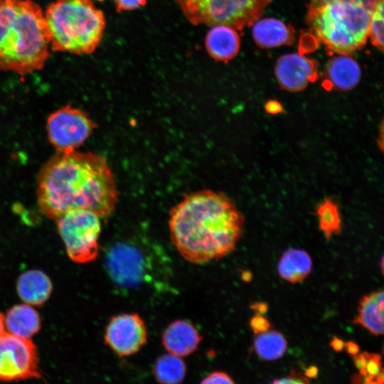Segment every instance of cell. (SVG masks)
<instances>
[{
	"instance_id": "obj_1",
	"label": "cell",
	"mask_w": 384,
	"mask_h": 384,
	"mask_svg": "<svg viewBox=\"0 0 384 384\" xmlns=\"http://www.w3.org/2000/svg\"><path fill=\"white\" fill-rule=\"evenodd\" d=\"M37 183L38 208L50 219L75 209L105 218L117 202V183L107 161L92 152H56L43 165Z\"/></svg>"
},
{
	"instance_id": "obj_2",
	"label": "cell",
	"mask_w": 384,
	"mask_h": 384,
	"mask_svg": "<svg viewBox=\"0 0 384 384\" xmlns=\"http://www.w3.org/2000/svg\"><path fill=\"white\" fill-rule=\"evenodd\" d=\"M244 218L225 194L209 190L184 197L170 212L172 243L192 264L203 265L230 253L242 230Z\"/></svg>"
},
{
	"instance_id": "obj_3",
	"label": "cell",
	"mask_w": 384,
	"mask_h": 384,
	"mask_svg": "<svg viewBox=\"0 0 384 384\" xmlns=\"http://www.w3.org/2000/svg\"><path fill=\"white\" fill-rule=\"evenodd\" d=\"M50 55L41 7L33 0H0V71L31 74Z\"/></svg>"
},
{
	"instance_id": "obj_4",
	"label": "cell",
	"mask_w": 384,
	"mask_h": 384,
	"mask_svg": "<svg viewBox=\"0 0 384 384\" xmlns=\"http://www.w3.org/2000/svg\"><path fill=\"white\" fill-rule=\"evenodd\" d=\"M375 0H311L306 15L311 31L329 50L349 55L368 37Z\"/></svg>"
},
{
	"instance_id": "obj_5",
	"label": "cell",
	"mask_w": 384,
	"mask_h": 384,
	"mask_svg": "<svg viewBox=\"0 0 384 384\" xmlns=\"http://www.w3.org/2000/svg\"><path fill=\"white\" fill-rule=\"evenodd\" d=\"M44 17L53 51L90 54L103 38L105 18L92 0H55Z\"/></svg>"
},
{
	"instance_id": "obj_6",
	"label": "cell",
	"mask_w": 384,
	"mask_h": 384,
	"mask_svg": "<svg viewBox=\"0 0 384 384\" xmlns=\"http://www.w3.org/2000/svg\"><path fill=\"white\" fill-rule=\"evenodd\" d=\"M272 0H176L193 24H224L241 30L252 25Z\"/></svg>"
},
{
	"instance_id": "obj_7",
	"label": "cell",
	"mask_w": 384,
	"mask_h": 384,
	"mask_svg": "<svg viewBox=\"0 0 384 384\" xmlns=\"http://www.w3.org/2000/svg\"><path fill=\"white\" fill-rule=\"evenodd\" d=\"M154 256L132 242L118 241L105 254V267L119 287L134 289L149 283L156 270Z\"/></svg>"
},
{
	"instance_id": "obj_8",
	"label": "cell",
	"mask_w": 384,
	"mask_h": 384,
	"mask_svg": "<svg viewBox=\"0 0 384 384\" xmlns=\"http://www.w3.org/2000/svg\"><path fill=\"white\" fill-rule=\"evenodd\" d=\"M55 220L68 255L73 261L87 263L97 257L101 218L97 213L85 209H75Z\"/></svg>"
},
{
	"instance_id": "obj_9",
	"label": "cell",
	"mask_w": 384,
	"mask_h": 384,
	"mask_svg": "<svg viewBox=\"0 0 384 384\" xmlns=\"http://www.w3.org/2000/svg\"><path fill=\"white\" fill-rule=\"evenodd\" d=\"M95 123L84 111L70 105L52 112L46 121L50 143L56 152L75 151L92 134Z\"/></svg>"
},
{
	"instance_id": "obj_10",
	"label": "cell",
	"mask_w": 384,
	"mask_h": 384,
	"mask_svg": "<svg viewBox=\"0 0 384 384\" xmlns=\"http://www.w3.org/2000/svg\"><path fill=\"white\" fill-rule=\"evenodd\" d=\"M36 348L28 338L9 333L0 335V380L39 378Z\"/></svg>"
},
{
	"instance_id": "obj_11",
	"label": "cell",
	"mask_w": 384,
	"mask_h": 384,
	"mask_svg": "<svg viewBox=\"0 0 384 384\" xmlns=\"http://www.w3.org/2000/svg\"><path fill=\"white\" fill-rule=\"evenodd\" d=\"M104 338L105 344L118 356H129L137 353L146 343V326L137 314H119L110 319Z\"/></svg>"
},
{
	"instance_id": "obj_12",
	"label": "cell",
	"mask_w": 384,
	"mask_h": 384,
	"mask_svg": "<svg viewBox=\"0 0 384 384\" xmlns=\"http://www.w3.org/2000/svg\"><path fill=\"white\" fill-rule=\"evenodd\" d=\"M315 60L298 53L282 55L275 65V76L280 87L289 92H299L317 78Z\"/></svg>"
},
{
	"instance_id": "obj_13",
	"label": "cell",
	"mask_w": 384,
	"mask_h": 384,
	"mask_svg": "<svg viewBox=\"0 0 384 384\" xmlns=\"http://www.w3.org/2000/svg\"><path fill=\"white\" fill-rule=\"evenodd\" d=\"M161 338L162 344L169 353L183 357L198 348L202 336L191 323L178 319L167 326Z\"/></svg>"
},
{
	"instance_id": "obj_14",
	"label": "cell",
	"mask_w": 384,
	"mask_h": 384,
	"mask_svg": "<svg viewBox=\"0 0 384 384\" xmlns=\"http://www.w3.org/2000/svg\"><path fill=\"white\" fill-rule=\"evenodd\" d=\"M361 76L358 63L349 55H337L325 68V83L329 87L348 91L357 86Z\"/></svg>"
},
{
	"instance_id": "obj_15",
	"label": "cell",
	"mask_w": 384,
	"mask_h": 384,
	"mask_svg": "<svg viewBox=\"0 0 384 384\" xmlns=\"http://www.w3.org/2000/svg\"><path fill=\"white\" fill-rule=\"evenodd\" d=\"M205 44L208 54L215 60L226 62L235 58L240 47L236 29L224 24L213 25Z\"/></svg>"
},
{
	"instance_id": "obj_16",
	"label": "cell",
	"mask_w": 384,
	"mask_h": 384,
	"mask_svg": "<svg viewBox=\"0 0 384 384\" xmlns=\"http://www.w3.org/2000/svg\"><path fill=\"white\" fill-rule=\"evenodd\" d=\"M252 36L259 47L272 48L292 44L294 41V31L279 19L265 18L253 23Z\"/></svg>"
},
{
	"instance_id": "obj_17",
	"label": "cell",
	"mask_w": 384,
	"mask_h": 384,
	"mask_svg": "<svg viewBox=\"0 0 384 384\" xmlns=\"http://www.w3.org/2000/svg\"><path fill=\"white\" fill-rule=\"evenodd\" d=\"M375 336L383 334L384 292L378 289L364 295L360 300L358 315L353 320Z\"/></svg>"
},
{
	"instance_id": "obj_18",
	"label": "cell",
	"mask_w": 384,
	"mask_h": 384,
	"mask_svg": "<svg viewBox=\"0 0 384 384\" xmlns=\"http://www.w3.org/2000/svg\"><path fill=\"white\" fill-rule=\"evenodd\" d=\"M51 291L50 279L39 270L24 272L17 282L18 294L28 304L42 305L48 299Z\"/></svg>"
},
{
	"instance_id": "obj_19",
	"label": "cell",
	"mask_w": 384,
	"mask_h": 384,
	"mask_svg": "<svg viewBox=\"0 0 384 384\" xmlns=\"http://www.w3.org/2000/svg\"><path fill=\"white\" fill-rule=\"evenodd\" d=\"M4 324L9 334L29 338L41 327V320L37 311L28 304H18L6 313Z\"/></svg>"
},
{
	"instance_id": "obj_20",
	"label": "cell",
	"mask_w": 384,
	"mask_h": 384,
	"mask_svg": "<svg viewBox=\"0 0 384 384\" xmlns=\"http://www.w3.org/2000/svg\"><path fill=\"white\" fill-rule=\"evenodd\" d=\"M311 267V258L305 250L290 248L282 255L278 263V272L283 279L294 284L306 279Z\"/></svg>"
},
{
	"instance_id": "obj_21",
	"label": "cell",
	"mask_w": 384,
	"mask_h": 384,
	"mask_svg": "<svg viewBox=\"0 0 384 384\" xmlns=\"http://www.w3.org/2000/svg\"><path fill=\"white\" fill-rule=\"evenodd\" d=\"M153 370L159 383L177 384L184 380L186 366L181 357L168 353L157 358Z\"/></svg>"
},
{
	"instance_id": "obj_22",
	"label": "cell",
	"mask_w": 384,
	"mask_h": 384,
	"mask_svg": "<svg viewBox=\"0 0 384 384\" xmlns=\"http://www.w3.org/2000/svg\"><path fill=\"white\" fill-rule=\"evenodd\" d=\"M287 347V342L284 336L277 331L260 334L254 341L256 353L265 361H274L281 358Z\"/></svg>"
},
{
	"instance_id": "obj_23",
	"label": "cell",
	"mask_w": 384,
	"mask_h": 384,
	"mask_svg": "<svg viewBox=\"0 0 384 384\" xmlns=\"http://www.w3.org/2000/svg\"><path fill=\"white\" fill-rule=\"evenodd\" d=\"M319 227L327 240L341 230V219L338 208L329 198H325L316 207Z\"/></svg>"
},
{
	"instance_id": "obj_24",
	"label": "cell",
	"mask_w": 384,
	"mask_h": 384,
	"mask_svg": "<svg viewBox=\"0 0 384 384\" xmlns=\"http://www.w3.org/2000/svg\"><path fill=\"white\" fill-rule=\"evenodd\" d=\"M383 0H375L372 9L368 37L381 53L383 50Z\"/></svg>"
},
{
	"instance_id": "obj_25",
	"label": "cell",
	"mask_w": 384,
	"mask_h": 384,
	"mask_svg": "<svg viewBox=\"0 0 384 384\" xmlns=\"http://www.w3.org/2000/svg\"><path fill=\"white\" fill-rule=\"evenodd\" d=\"M367 362L366 369L367 375H368L375 383L376 377L383 371L382 367L381 356L378 353H371L367 352Z\"/></svg>"
},
{
	"instance_id": "obj_26",
	"label": "cell",
	"mask_w": 384,
	"mask_h": 384,
	"mask_svg": "<svg viewBox=\"0 0 384 384\" xmlns=\"http://www.w3.org/2000/svg\"><path fill=\"white\" fill-rule=\"evenodd\" d=\"M249 325L255 334L266 332L272 327V324L263 315L257 314L251 318Z\"/></svg>"
},
{
	"instance_id": "obj_27",
	"label": "cell",
	"mask_w": 384,
	"mask_h": 384,
	"mask_svg": "<svg viewBox=\"0 0 384 384\" xmlns=\"http://www.w3.org/2000/svg\"><path fill=\"white\" fill-rule=\"evenodd\" d=\"M201 383H234L232 378L225 372L214 371L204 378Z\"/></svg>"
},
{
	"instance_id": "obj_28",
	"label": "cell",
	"mask_w": 384,
	"mask_h": 384,
	"mask_svg": "<svg viewBox=\"0 0 384 384\" xmlns=\"http://www.w3.org/2000/svg\"><path fill=\"white\" fill-rule=\"evenodd\" d=\"M275 384H289V383H309L308 378L300 373L292 370L289 375L279 379H275L271 382Z\"/></svg>"
},
{
	"instance_id": "obj_29",
	"label": "cell",
	"mask_w": 384,
	"mask_h": 384,
	"mask_svg": "<svg viewBox=\"0 0 384 384\" xmlns=\"http://www.w3.org/2000/svg\"><path fill=\"white\" fill-rule=\"evenodd\" d=\"M117 11H131L144 6L146 0H114Z\"/></svg>"
},
{
	"instance_id": "obj_30",
	"label": "cell",
	"mask_w": 384,
	"mask_h": 384,
	"mask_svg": "<svg viewBox=\"0 0 384 384\" xmlns=\"http://www.w3.org/2000/svg\"><path fill=\"white\" fill-rule=\"evenodd\" d=\"M265 107V111L271 114H277L283 111L282 105L275 100L268 101Z\"/></svg>"
},
{
	"instance_id": "obj_31",
	"label": "cell",
	"mask_w": 384,
	"mask_h": 384,
	"mask_svg": "<svg viewBox=\"0 0 384 384\" xmlns=\"http://www.w3.org/2000/svg\"><path fill=\"white\" fill-rule=\"evenodd\" d=\"M250 308L257 314L265 315L269 309V306L264 302H255L252 303Z\"/></svg>"
},
{
	"instance_id": "obj_32",
	"label": "cell",
	"mask_w": 384,
	"mask_h": 384,
	"mask_svg": "<svg viewBox=\"0 0 384 384\" xmlns=\"http://www.w3.org/2000/svg\"><path fill=\"white\" fill-rule=\"evenodd\" d=\"M367 352H363L360 354L354 355L353 362L355 366L359 370L361 368H366L367 362Z\"/></svg>"
},
{
	"instance_id": "obj_33",
	"label": "cell",
	"mask_w": 384,
	"mask_h": 384,
	"mask_svg": "<svg viewBox=\"0 0 384 384\" xmlns=\"http://www.w3.org/2000/svg\"><path fill=\"white\" fill-rule=\"evenodd\" d=\"M345 343L344 341L338 338L336 336H334L332 339L329 343V346L336 351L341 352L344 348Z\"/></svg>"
},
{
	"instance_id": "obj_34",
	"label": "cell",
	"mask_w": 384,
	"mask_h": 384,
	"mask_svg": "<svg viewBox=\"0 0 384 384\" xmlns=\"http://www.w3.org/2000/svg\"><path fill=\"white\" fill-rule=\"evenodd\" d=\"M344 347L346 348V351L351 355L354 356L359 352L358 346L353 341H348L345 343Z\"/></svg>"
},
{
	"instance_id": "obj_35",
	"label": "cell",
	"mask_w": 384,
	"mask_h": 384,
	"mask_svg": "<svg viewBox=\"0 0 384 384\" xmlns=\"http://www.w3.org/2000/svg\"><path fill=\"white\" fill-rule=\"evenodd\" d=\"M318 373L319 369L316 366H311L304 371V375L309 378H316Z\"/></svg>"
},
{
	"instance_id": "obj_36",
	"label": "cell",
	"mask_w": 384,
	"mask_h": 384,
	"mask_svg": "<svg viewBox=\"0 0 384 384\" xmlns=\"http://www.w3.org/2000/svg\"><path fill=\"white\" fill-rule=\"evenodd\" d=\"M252 273L250 270L242 271L241 278L244 282H250L252 279Z\"/></svg>"
},
{
	"instance_id": "obj_37",
	"label": "cell",
	"mask_w": 384,
	"mask_h": 384,
	"mask_svg": "<svg viewBox=\"0 0 384 384\" xmlns=\"http://www.w3.org/2000/svg\"><path fill=\"white\" fill-rule=\"evenodd\" d=\"M351 380L354 383H360L363 382V376L360 374H356L352 377Z\"/></svg>"
},
{
	"instance_id": "obj_38",
	"label": "cell",
	"mask_w": 384,
	"mask_h": 384,
	"mask_svg": "<svg viewBox=\"0 0 384 384\" xmlns=\"http://www.w3.org/2000/svg\"><path fill=\"white\" fill-rule=\"evenodd\" d=\"M4 317L0 312V335L4 333Z\"/></svg>"
},
{
	"instance_id": "obj_39",
	"label": "cell",
	"mask_w": 384,
	"mask_h": 384,
	"mask_svg": "<svg viewBox=\"0 0 384 384\" xmlns=\"http://www.w3.org/2000/svg\"><path fill=\"white\" fill-rule=\"evenodd\" d=\"M383 260H384V259H383V257L382 256L381 260H380V267H381V272H382L383 274V270H384L383 269Z\"/></svg>"
}]
</instances>
